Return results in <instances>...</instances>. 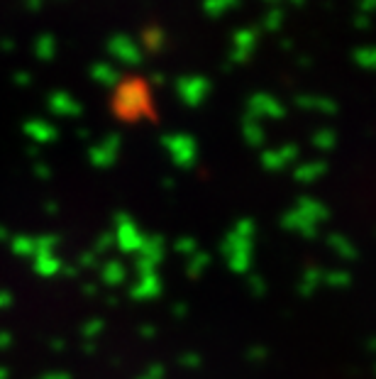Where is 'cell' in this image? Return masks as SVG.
Wrapping results in <instances>:
<instances>
[{"label":"cell","mask_w":376,"mask_h":379,"mask_svg":"<svg viewBox=\"0 0 376 379\" xmlns=\"http://www.w3.org/2000/svg\"><path fill=\"white\" fill-rule=\"evenodd\" d=\"M254 45H257V35H254V30H240L235 37H232V54H230V59L235 64L247 62V59L252 57Z\"/></svg>","instance_id":"cell-2"},{"label":"cell","mask_w":376,"mask_h":379,"mask_svg":"<svg viewBox=\"0 0 376 379\" xmlns=\"http://www.w3.org/2000/svg\"><path fill=\"white\" fill-rule=\"evenodd\" d=\"M376 8V0H362V13H372V10Z\"/></svg>","instance_id":"cell-9"},{"label":"cell","mask_w":376,"mask_h":379,"mask_svg":"<svg viewBox=\"0 0 376 379\" xmlns=\"http://www.w3.org/2000/svg\"><path fill=\"white\" fill-rule=\"evenodd\" d=\"M293 3H296V5H303V0H293Z\"/></svg>","instance_id":"cell-10"},{"label":"cell","mask_w":376,"mask_h":379,"mask_svg":"<svg viewBox=\"0 0 376 379\" xmlns=\"http://www.w3.org/2000/svg\"><path fill=\"white\" fill-rule=\"evenodd\" d=\"M235 5V0H206V13L208 15H220V13H225L228 8H232Z\"/></svg>","instance_id":"cell-7"},{"label":"cell","mask_w":376,"mask_h":379,"mask_svg":"<svg viewBox=\"0 0 376 379\" xmlns=\"http://www.w3.org/2000/svg\"><path fill=\"white\" fill-rule=\"evenodd\" d=\"M110 49H113L115 54H118L123 62L127 64H135L140 62V54H137L135 45H132L130 40H125V37H118V40H113V45H110Z\"/></svg>","instance_id":"cell-4"},{"label":"cell","mask_w":376,"mask_h":379,"mask_svg":"<svg viewBox=\"0 0 376 379\" xmlns=\"http://www.w3.org/2000/svg\"><path fill=\"white\" fill-rule=\"evenodd\" d=\"M355 62H357L362 69L376 71V47H362V49H357V52H355Z\"/></svg>","instance_id":"cell-5"},{"label":"cell","mask_w":376,"mask_h":379,"mask_svg":"<svg viewBox=\"0 0 376 379\" xmlns=\"http://www.w3.org/2000/svg\"><path fill=\"white\" fill-rule=\"evenodd\" d=\"M250 108L259 115H274V118H281V115H284V106H281L279 101H274V98L264 96V93H259V96L252 98Z\"/></svg>","instance_id":"cell-3"},{"label":"cell","mask_w":376,"mask_h":379,"mask_svg":"<svg viewBox=\"0 0 376 379\" xmlns=\"http://www.w3.org/2000/svg\"><path fill=\"white\" fill-rule=\"evenodd\" d=\"M298 106H303V108H323L325 113L335 111V103L323 101V98H298Z\"/></svg>","instance_id":"cell-6"},{"label":"cell","mask_w":376,"mask_h":379,"mask_svg":"<svg viewBox=\"0 0 376 379\" xmlns=\"http://www.w3.org/2000/svg\"><path fill=\"white\" fill-rule=\"evenodd\" d=\"M176 86H179L181 98H184L188 106H198L210 91V81L203 79V76H186V79H179Z\"/></svg>","instance_id":"cell-1"},{"label":"cell","mask_w":376,"mask_h":379,"mask_svg":"<svg viewBox=\"0 0 376 379\" xmlns=\"http://www.w3.org/2000/svg\"><path fill=\"white\" fill-rule=\"evenodd\" d=\"M281 23H284V13H281V10H272V13H267V18H264V27L272 32L279 30Z\"/></svg>","instance_id":"cell-8"}]
</instances>
